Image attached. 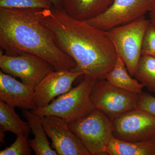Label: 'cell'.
<instances>
[{
    "label": "cell",
    "instance_id": "cell-14",
    "mask_svg": "<svg viewBox=\"0 0 155 155\" xmlns=\"http://www.w3.org/2000/svg\"><path fill=\"white\" fill-rule=\"evenodd\" d=\"M22 114L27 119L32 133L34 139L28 140V143L36 155H58L50 146L42 123L43 117L35 115L30 110L23 109Z\"/></svg>",
    "mask_w": 155,
    "mask_h": 155
},
{
    "label": "cell",
    "instance_id": "cell-20",
    "mask_svg": "<svg viewBox=\"0 0 155 155\" xmlns=\"http://www.w3.org/2000/svg\"><path fill=\"white\" fill-rule=\"evenodd\" d=\"M28 137L17 136L16 140L11 146L0 152L1 155H29L31 154Z\"/></svg>",
    "mask_w": 155,
    "mask_h": 155
},
{
    "label": "cell",
    "instance_id": "cell-21",
    "mask_svg": "<svg viewBox=\"0 0 155 155\" xmlns=\"http://www.w3.org/2000/svg\"><path fill=\"white\" fill-rule=\"evenodd\" d=\"M141 55H149L155 57V27L150 22L143 38Z\"/></svg>",
    "mask_w": 155,
    "mask_h": 155
},
{
    "label": "cell",
    "instance_id": "cell-6",
    "mask_svg": "<svg viewBox=\"0 0 155 155\" xmlns=\"http://www.w3.org/2000/svg\"><path fill=\"white\" fill-rule=\"evenodd\" d=\"M140 94L114 86L103 78L95 81L90 98L95 108L114 120L127 111L136 109Z\"/></svg>",
    "mask_w": 155,
    "mask_h": 155
},
{
    "label": "cell",
    "instance_id": "cell-3",
    "mask_svg": "<svg viewBox=\"0 0 155 155\" xmlns=\"http://www.w3.org/2000/svg\"><path fill=\"white\" fill-rule=\"evenodd\" d=\"M94 79L84 78L77 87L61 95L48 105L30 110L41 117L55 116L64 119L68 123L81 119L95 109L90 98Z\"/></svg>",
    "mask_w": 155,
    "mask_h": 155
},
{
    "label": "cell",
    "instance_id": "cell-23",
    "mask_svg": "<svg viewBox=\"0 0 155 155\" xmlns=\"http://www.w3.org/2000/svg\"><path fill=\"white\" fill-rule=\"evenodd\" d=\"M149 14L150 22L155 27V0H151V8Z\"/></svg>",
    "mask_w": 155,
    "mask_h": 155
},
{
    "label": "cell",
    "instance_id": "cell-18",
    "mask_svg": "<svg viewBox=\"0 0 155 155\" xmlns=\"http://www.w3.org/2000/svg\"><path fill=\"white\" fill-rule=\"evenodd\" d=\"M134 76L149 91L155 93V57L141 55Z\"/></svg>",
    "mask_w": 155,
    "mask_h": 155
},
{
    "label": "cell",
    "instance_id": "cell-7",
    "mask_svg": "<svg viewBox=\"0 0 155 155\" xmlns=\"http://www.w3.org/2000/svg\"><path fill=\"white\" fill-rule=\"evenodd\" d=\"M1 71L22 83L35 87L47 75L54 71L52 65L43 58L30 53L9 56L0 53Z\"/></svg>",
    "mask_w": 155,
    "mask_h": 155
},
{
    "label": "cell",
    "instance_id": "cell-19",
    "mask_svg": "<svg viewBox=\"0 0 155 155\" xmlns=\"http://www.w3.org/2000/svg\"><path fill=\"white\" fill-rule=\"evenodd\" d=\"M53 5L47 0H0V8L6 9H50Z\"/></svg>",
    "mask_w": 155,
    "mask_h": 155
},
{
    "label": "cell",
    "instance_id": "cell-24",
    "mask_svg": "<svg viewBox=\"0 0 155 155\" xmlns=\"http://www.w3.org/2000/svg\"><path fill=\"white\" fill-rule=\"evenodd\" d=\"M49 1L54 7L60 9H63V2L64 0H47Z\"/></svg>",
    "mask_w": 155,
    "mask_h": 155
},
{
    "label": "cell",
    "instance_id": "cell-9",
    "mask_svg": "<svg viewBox=\"0 0 155 155\" xmlns=\"http://www.w3.org/2000/svg\"><path fill=\"white\" fill-rule=\"evenodd\" d=\"M114 137L128 142L155 139V117L145 111L133 109L113 120Z\"/></svg>",
    "mask_w": 155,
    "mask_h": 155
},
{
    "label": "cell",
    "instance_id": "cell-8",
    "mask_svg": "<svg viewBox=\"0 0 155 155\" xmlns=\"http://www.w3.org/2000/svg\"><path fill=\"white\" fill-rule=\"evenodd\" d=\"M151 8V0H114L104 12L87 22L98 29L108 31L143 17Z\"/></svg>",
    "mask_w": 155,
    "mask_h": 155
},
{
    "label": "cell",
    "instance_id": "cell-11",
    "mask_svg": "<svg viewBox=\"0 0 155 155\" xmlns=\"http://www.w3.org/2000/svg\"><path fill=\"white\" fill-rule=\"evenodd\" d=\"M84 75L82 72L55 70L48 74L35 87L37 107H46L56 97L69 91L75 79Z\"/></svg>",
    "mask_w": 155,
    "mask_h": 155
},
{
    "label": "cell",
    "instance_id": "cell-12",
    "mask_svg": "<svg viewBox=\"0 0 155 155\" xmlns=\"http://www.w3.org/2000/svg\"><path fill=\"white\" fill-rule=\"evenodd\" d=\"M0 100L11 107L32 110L37 107L35 87L16 80L0 71Z\"/></svg>",
    "mask_w": 155,
    "mask_h": 155
},
{
    "label": "cell",
    "instance_id": "cell-13",
    "mask_svg": "<svg viewBox=\"0 0 155 155\" xmlns=\"http://www.w3.org/2000/svg\"><path fill=\"white\" fill-rule=\"evenodd\" d=\"M114 0H64L63 9L69 17L88 21L101 14Z\"/></svg>",
    "mask_w": 155,
    "mask_h": 155
},
{
    "label": "cell",
    "instance_id": "cell-16",
    "mask_svg": "<svg viewBox=\"0 0 155 155\" xmlns=\"http://www.w3.org/2000/svg\"><path fill=\"white\" fill-rule=\"evenodd\" d=\"M110 155H155V139L141 142H128L113 137L105 151Z\"/></svg>",
    "mask_w": 155,
    "mask_h": 155
},
{
    "label": "cell",
    "instance_id": "cell-1",
    "mask_svg": "<svg viewBox=\"0 0 155 155\" xmlns=\"http://www.w3.org/2000/svg\"><path fill=\"white\" fill-rule=\"evenodd\" d=\"M41 22L57 45L75 61L72 72H82L84 78L97 80L105 78L114 68L118 55L106 31L73 19L54 6L44 9Z\"/></svg>",
    "mask_w": 155,
    "mask_h": 155
},
{
    "label": "cell",
    "instance_id": "cell-22",
    "mask_svg": "<svg viewBox=\"0 0 155 155\" xmlns=\"http://www.w3.org/2000/svg\"><path fill=\"white\" fill-rule=\"evenodd\" d=\"M136 108L155 117V97L147 93H142L140 94V100Z\"/></svg>",
    "mask_w": 155,
    "mask_h": 155
},
{
    "label": "cell",
    "instance_id": "cell-2",
    "mask_svg": "<svg viewBox=\"0 0 155 155\" xmlns=\"http://www.w3.org/2000/svg\"><path fill=\"white\" fill-rule=\"evenodd\" d=\"M43 10L0 8L1 50L9 56L30 53L48 61L55 71H71L75 61L57 45L42 23Z\"/></svg>",
    "mask_w": 155,
    "mask_h": 155
},
{
    "label": "cell",
    "instance_id": "cell-4",
    "mask_svg": "<svg viewBox=\"0 0 155 155\" xmlns=\"http://www.w3.org/2000/svg\"><path fill=\"white\" fill-rule=\"evenodd\" d=\"M70 130L80 139L90 155L105 154L114 137L113 120L99 109L68 124Z\"/></svg>",
    "mask_w": 155,
    "mask_h": 155
},
{
    "label": "cell",
    "instance_id": "cell-5",
    "mask_svg": "<svg viewBox=\"0 0 155 155\" xmlns=\"http://www.w3.org/2000/svg\"><path fill=\"white\" fill-rule=\"evenodd\" d=\"M149 19L144 16L133 22L106 31L117 55L125 63L128 72L134 76L140 57L143 42Z\"/></svg>",
    "mask_w": 155,
    "mask_h": 155
},
{
    "label": "cell",
    "instance_id": "cell-10",
    "mask_svg": "<svg viewBox=\"0 0 155 155\" xmlns=\"http://www.w3.org/2000/svg\"><path fill=\"white\" fill-rule=\"evenodd\" d=\"M42 123L47 135L51 140V147L58 155H90L64 119L55 116H45Z\"/></svg>",
    "mask_w": 155,
    "mask_h": 155
},
{
    "label": "cell",
    "instance_id": "cell-15",
    "mask_svg": "<svg viewBox=\"0 0 155 155\" xmlns=\"http://www.w3.org/2000/svg\"><path fill=\"white\" fill-rule=\"evenodd\" d=\"M31 129L28 122L20 119L14 110V108L0 100V141L5 143V131H9L17 136L28 137Z\"/></svg>",
    "mask_w": 155,
    "mask_h": 155
},
{
    "label": "cell",
    "instance_id": "cell-17",
    "mask_svg": "<svg viewBox=\"0 0 155 155\" xmlns=\"http://www.w3.org/2000/svg\"><path fill=\"white\" fill-rule=\"evenodd\" d=\"M127 70L125 63L121 58L118 56L116 64L105 77L108 82L114 86L140 94L143 92L144 85L137 79L132 78Z\"/></svg>",
    "mask_w": 155,
    "mask_h": 155
}]
</instances>
